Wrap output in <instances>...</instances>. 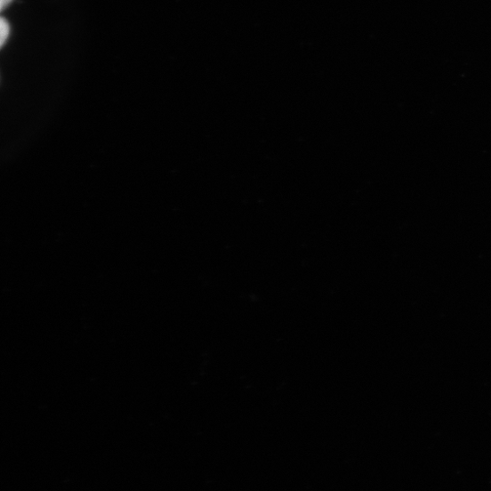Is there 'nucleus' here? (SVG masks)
<instances>
[{
	"label": "nucleus",
	"instance_id": "obj_1",
	"mask_svg": "<svg viewBox=\"0 0 491 491\" xmlns=\"http://www.w3.org/2000/svg\"><path fill=\"white\" fill-rule=\"evenodd\" d=\"M11 33L10 23L4 18L0 20V46L5 45Z\"/></svg>",
	"mask_w": 491,
	"mask_h": 491
},
{
	"label": "nucleus",
	"instance_id": "obj_2",
	"mask_svg": "<svg viewBox=\"0 0 491 491\" xmlns=\"http://www.w3.org/2000/svg\"><path fill=\"white\" fill-rule=\"evenodd\" d=\"M12 3V0H0V9H2V11H4Z\"/></svg>",
	"mask_w": 491,
	"mask_h": 491
}]
</instances>
